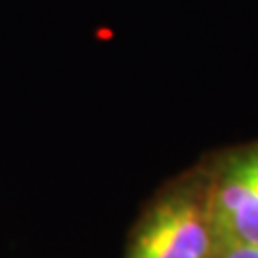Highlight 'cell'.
<instances>
[{"mask_svg": "<svg viewBox=\"0 0 258 258\" xmlns=\"http://www.w3.org/2000/svg\"><path fill=\"white\" fill-rule=\"evenodd\" d=\"M220 258H258V245H226Z\"/></svg>", "mask_w": 258, "mask_h": 258, "instance_id": "cell-3", "label": "cell"}, {"mask_svg": "<svg viewBox=\"0 0 258 258\" xmlns=\"http://www.w3.org/2000/svg\"><path fill=\"white\" fill-rule=\"evenodd\" d=\"M207 168L200 159L168 181L144 207L125 258H220Z\"/></svg>", "mask_w": 258, "mask_h": 258, "instance_id": "cell-1", "label": "cell"}, {"mask_svg": "<svg viewBox=\"0 0 258 258\" xmlns=\"http://www.w3.org/2000/svg\"><path fill=\"white\" fill-rule=\"evenodd\" d=\"M213 222L226 245H258V138L203 157Z\"/></svg>", "mask_w": 258, "mask_h": 258, "instance_id": "cell-2", "label": "cell"}]
</instances>
